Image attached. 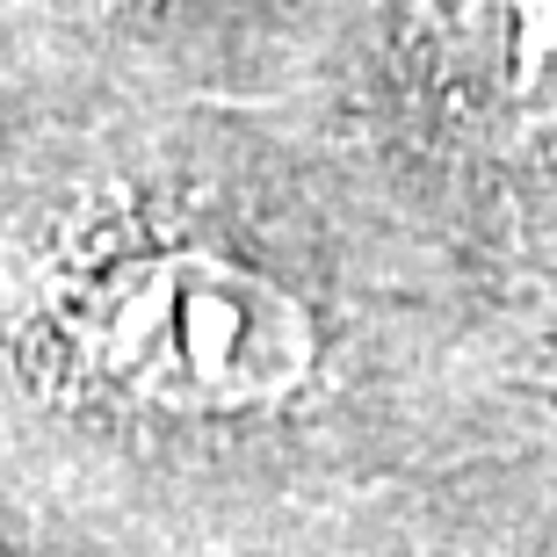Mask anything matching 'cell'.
Returning a JSON list of instances; mask_svg holds the SVG:
<instances>
[{"mask_svg":"<svg viewBox=\"0 0 557 557\" xmlns=\"http://www.w3.org/2000/svg\"><path fill=\"white\" fill-rule=\"evenodd\" d=\"M73 348L131 406L232 420L305 392L319 370V319L247 261L174 247L87 283L73 305Z\"/></svg>","mask_w":557,"mask_h":557,"instance_id":"obj_1","label":"cell"},{"mask_svg":"<svg viewBox=\"0 0 557 557\" xmlns=\"http://www.w3.org/2000/svg\"><path fill=\"white\" fill-rule=\"evenodd\" d=\"M413 59L471 131L557 138V0H413Z\"/></svg>","mask_w":557,"mask_h":557,"instance_id":"obj_2","label":"cell"}]
</instances>
